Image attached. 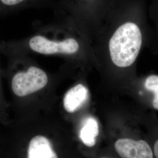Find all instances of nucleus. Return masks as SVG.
<instances>
[{
	"mask_svg": "<svg viewBox=\"0 0 158 158\" xmlns=\"http://www.w3.org/2000/svg\"><path fill=\"white\" fill-rule=\"evenodd\" d=\"M142 35L135 23H124L120 25L108 40V55L111 62L118 68L131 66L141 48Z\"/></svg>",
	"mask_w": 158,
	"mask_h": 158,
	"instance_id": "2",
	"label": "nucleus"
},
{
	"mask_svg": "<svg viewBox=\"0 0 158 158\" xmlns=\"http://www.w3.org/2000/svg\"><path fill=\"white\" fill-rule=\"evenodd\" d=\"M116 152L122 158H153V151L144 140L121 138L115 142Z\"/></svg>",
	"mask_w": 158,
	"mask_h": 158,
	"instance_id": "4",
	"label": "nucleus"
},
{
	"mask_svg": "<svg viewBox=\"0 0 158 158\" xmlns=\"http://www.w3.org/2000/svg\"><path fill=\"white\" fill-rule=\"evenodd\" d=\"M154 153L155 156L156 158H158V139L155 143L154 145Z\"/></svg>",
	"mask_w": 158,
	"mask_h": 158,
	"instance_id": "9",
	"label": "nucleus"
},
{
	"mask_svg": "<svg viewBox=\"0 0 158 158\" xmlns=\"http://www.w3.org/2000/svg\"><path fill=\"white\" fill-rule=\"evenodd\" d=\"M89 92L82 83H77L70 87L63 98V106L68 113L73 114L80 110L88 102Z\"/></svg>",
	"mask_w": 158,
	"mask_h": 158,
	"instance_id": "5",
	"label": "nucleus"
},
{
	"mask_svg": "<svg viewBox=\"0 0 158 158\" xmlns=\"http://www.w3.org/2000/svg\"><path fill=\"white\" fill-rule=\"evenodd\" d=\"M98 122L94 117L87 116L83 120L82 127L80 132V138L87 147H93L98 135Z\"/></svg>",
	"mask_w": 158,
	"mask_h": 158,
	"instance_id": "7",
	"label": "nucleus"
},
{
	"mask_svg": "<svg viewBox=\"0 0 158 158\" xmlns=\"http://www.w3.org/2000/svg\"><path fill=\"white\" fill-rule=\"evenodd\" d=\"M98 0H58L57 11L70 19L82 32L89 17L91 8Z\"/></svg>",
	"mask_w": 158,
	"mask_h": 158,
	"instance_id": "3",
	"label": "nucleus"
},
{
	"mask_svg": "<svg viewBox=\"0 0 158 158\" xmlns=\"http://www.w3.org/2000/svg\"></svg>",
	"mask_w": 158,
	"mask_h": 158,
	"instance_id": "10",
	"label": "nucleus"
},
{
	"mask_svg": "<svg viewBox=\"0 0 158 158\" xmlns=\"http://www.w3.org/2000/svg\"><path fill=\"white\" fill-rule=\"evenodd\" d=\"M83 32L69 18L44 25L34 34L14 45L15 54L40 55L61 57L69 67L76 68L84 62L86 48Z\"/></svg>",
	"mask_w": 158,
	"mask_h": 158,
	"instance_id": "1",
	"label": "nucleus"
},
{
	"mask_svg": "<svg viewBox=\"0 0 158 158\" xmlns=\"http://www.w3.org/2000/svg\"><path fill=\"white\" fill-rule=\"evenodd\" d=\"M145 87L148 90L153 92L154 98L153 100V107L158 110V76L150 75L147 77L145 82Z\"/></svg>",
	"mask_w": 158,
	"mask_h": 158,
	"instance_id": "8",
	"label": "nucleus"
},
{
	"mask_svg": "<svg viewBox=\"0 0 158 158\" xmlns=\"http://www.w3.org/2000/svg\"><path fill=\"white\" fill-rule=\"evenodd\" d=\"M28 158H58L50 141L45 136L37 135L30 141Z\"/></svg>",
	"mask_w": 158,
	"mask_h": 158,
	"instance_id": "6",
	"label": "nucleus"
}]
</instances>
